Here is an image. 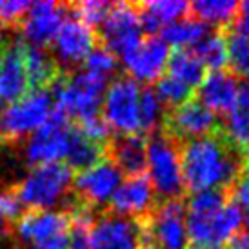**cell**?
<instances>
[{
  "instance_id": "ffe728a7",
  "label": "cell",
  "mask_w": 249,
  "mask_h": 249,
  "mask_svg": "<svg viewBox=\"0 0 249 249\" xmlns=\"http://www.w3.org/2000/svg\"><path fill=\"white\" fill-rule=\"evenodd\" d=\"M106 159L113 162L122 175H145L147 140L142 135H118L106 144Z\"/></svg>"
},
{
  "instance_id": "f6af8a7d",
  "label": "cell",
  "mask_w": 249,
  "mask_h": 249,
  "mask_svg": "<svg viewBox=\"0 0 249 249\" xmlns=\"http://www.w3.org/2000/svg\"><path fill=\"white\" fill-rule=\"evenodd\" d=\"M246 224H248V233H249V213H248V218H246Z\"/></svg>"
},
{
  "instance_id": "f1b7e54d",
  "label": "cell",
  "mask_w": 249,
  "mask_h": 249,
  "mask_svg": "<svg viewBox=\"0 0 249 249\" xmlns=\"http://www.w3.org/2000/svg\"><path fill=\"white\" fill-rule=\"evenodd\" d=\"M228 46V64L235 76L249 80V38L236 33L235 29H224Z\"/></svg>"
},
{
  "instance_id": "7c38bea8",
  "label": "cell",
  "mask_w": 249,
  "mask_h": 249,
  "mask_svg": "<svg viewBox=\"0 0 249 249\" xmlns=\"http://www.w3.org/2000/svg\"><path fill=\"white\" fill-rule=\"evenodd\" d=\"M220 129L216 115L211 113L208 107L191 98L178 107L169 109L167 117L164 118V129L169 139L178 144H186L189 140H196L202 137H209Z\"/></svg>"
},
{
  "instance_id": "5b68a950",
  "label": "cell",
  "mask_w": 249,
  "mask_h": 249,
  "mask_svg": "<svg viewBox=\"0 0 249 249\" xmlns=\"http://www.w3.org/2000/svg\"><path fill=\"white\" fill-rule=\"evenodd\" d=\"M53 111L49 89H31L28 95L4 107L0 118V142H17L33 135L46 124Z\"/></svg>"
},
{
  "instance_id": "30bf717a",
  "label": "cell",
  "mask_w": 249,
  "mask_h": 249,
  "mask_svg": "<svg viewBox=\"0 0 249 249\" xmlns=\"http://www.w3.org/2000/svg\"><path fill=\"white\" fill-rule=\"evenodd\" d=\"M89 249H147L140 218L106 213L89 229Z\"/></svg>"
},
{
  "instance_id": "5bb4252c",
  "label": "cell",
  "mask_w": 249,
  "mask_h": 249,
  "mask_svg": "<svg viewBox=\"0 0 249 249\" xmlns=\"http://www.w3.org/2000/svg\"><path fill=\"white\" fill-rule=\"evenodd\" d=\"M97 40L98 38L95 29L88 28L86 24L76 20L75 17L68 15L53 38L56 64L64 66L66 70L76 68L97 48Z\"/></svg>"
},
{
  "instance_id": "2e32d148",
  "label": "cell",
  "mask_w": 249,
  "mask_h": 249,
  "mask_svg": "<svg viewBox=\"0 0 249 249\" xmlns=\"http://www.w3.org/2000/svg\"><path fill=\"white\" fill-rule=\"evenodd\" d=\"M129 78L135 82H157L169 60V46L160 36H147L120 56Z\"/></svg>"
},
{
  "instance_id": "ee69618b",
  "label": "cell",
  "mask_w": 249,
  "mask_h": 249,
  "mask_svg": "<svg viewBox=\"0 0 249 249\" xmlns=\"http://www.w3.org/2000/svg\"><path fill=\"white\" fill-rule=\"evenodd\" d=\"M246 173L249 175V157H248V162H246Z\"/></svg>"
},
{
  "instance_id": "9c48e42d",
  "label": "cell",
  "mask_w": 249,
  "mask_h": 249,
  "mask_svg": "<svg viewBox=\"0 0 249 249\" xmlns=\"http://www.w3.org/2000/svg\"><path fill=\"white\" fill-rule=\"evenodd\" d=\"M70 118L53 107L49 118L40 129H36L24 147V160L31 166L56 164L66 159L68 151V137L71 131Z\"/></svg>"
},
{
  "instance_id": "9a60e30c",
  "label": "cell",
  "mask_w": 249,
  "mask_h": 249,
  "mask_svg": "<svg viewBox=\"0 0 249 249\" xmlns=\"http://www.w3.org/2000/svg\"><path fill=\"white\" fill-rule=\"evenodd\" d=\"M122 178L124 175L120 173V169L113 162L104 159L100 164L91 169L80 171L73 178L75 198L89 208L102 206L111 200V196L122 184Z\"/></svg>"
},
{
  "instance_id": "7bdbcfd3",
  "label": "cell",
  "mask_w": 249,
  "mask_h": 249,
  "mask_svg": "<svg viewBox=\"0 0 249 249\" xmlns=\"http://www.w3.org/2000/svg\"><path fill=\"white\" fill-rule=\"evenodd\" d=\"M6 231H7V222H6V218L2 216V213H0V236L6 235Z\"/></svg>"
},
{
  "instance_id": "d6986e66",
  "label": "cell",
  "mask_w": 249,
  "mask_h": 249,
  "mask_svg": "<svg viewBox=\"0 0 249 249\" xmlns=\"http://www.w3.org/2000/svg\"><path fill=\"white\" fill-rule=\"evenodd\" d=\"M238 82L231 71L218 70L204 76L198 86V102L211 113L229 115L236 107Z\"/></svg>"
},
{
  "instance_id": "7402d4cb",
  "label": "cell",
  "mask_w": 249,
  "mask_h": 249,
  "mask_svg": "<svg viewBox=\"0 0 249 249\" xmlns=\"http://www.w3.org/2000/svg\"><path fill=\"white\" fill-rule=\"evenodd\" d=\"M139 11V22L142 31L155 36L157 31L164 29L171 22L187 17L189 4L184 0H157V2H142L135 4Z\"/></svg>"
},
{
  "instance_id": "cb8c5ba5",
  "label": "cell",
  "mask_w": 249,
  "mask_h": 249,
  "mask_svg": "<svg viewBox=\"0 0 249 249\" xmlns=\"http://www.w3.org/2000/svg\"><path fill=\"white\" fill-rule=\"evenodd\" d=\"M66 159H68L66 166L71 171L76 169L80 173V171L95 167L106 159V145L89 140L78 127H71L70 137H68Z\"/></svg>"
},
{
  "instance_id": "603a6c76",
  "label": "cell",
  "mask_w": 249,
  "mask_h": 249,
  "mask_svg": "<svg viewBox=\"0 0 249 249\" xmlns=\"http://www.w3.org/2000/svg\"><path fill=\"white\" fill-rule=\"evenodd\" d=\"M22 62L28 75L29 88L33 89H48L60 76V68L56 60L44 48L22 42Z\"/></svg>"
},
{
  "instance_id": "4316f807",
  "label": "cell",
  "mask_w": 249,
  "mask_h": 249,
  "mask_svg": "<svg viewBox=\"0 0 249 249\" xmlns=\"http://www.w3.org/2000/svg\"><path fill=\"white\" fill-rule=\"evenodd\" d=\"M208 35V26L196 20L195 17L187 15L177 22H171L169 26L162 29V40L167 46H175L177 49H184L187 46H196L198 42Z\"/></svg>"
},
{
  "instance_id": "44dd1931",
  "label": "cell",
  "mask_w": 249,
  "mask_h": 249,
  "mask_svg": "<svg viewBox=\"0 0 249 249\" xmlns=\"http://www.w3.org/2000/svg\"><path fill=\"white\" fill-rule=\"evenodd\" d=\"M29 93L28 75L22 62V42H11L0 53V102H17Z\"/></svg>"
},
{
  "instance_id": "60d3db41",
  "label": "cell",
  "mask_w": 249,
  "mask_h": 249,
  "mask_svg": "<svg viewBox=\"0 0 249 249\" xmlns=\"http://www.w3.org/2000/svg\"><path fill=\"white\" fill-rule=\"evenodd\" d=\"M226 249H249V233L248 231L236 233V235L228 242V248Z\"/></svg>"
},
{
  "instance_id": "836d02e7",
  "label": "cell",
  "mask_w": 249,
  "mask_h": 249,
  "mask_svg": "<svg viewBox=\"0 0 249 249\" xmlns=\"http://www.w3.org/2000/svg\"><path fill=\"white\" fill-rule=\"evenodd\" d=\"M82 66L84 71L93 73V75L97 76H102V78L107 80L111 75H115V71L118 68V60L111 51H107L106 48L100 46V48H95L89 55L86 56Z\"/></svg>"
},
{
  "instance_id": "ac0fdd59",
  "label": "cell",
  "mask_w": 249,
  "mask_h": 249,
  "mask_svg": "<svg viewBox=\"0 0 249 249\" xmlns=\"http://www.w3.org/2000/svg\"><path fill=\"white\" fill-rule=\"evenodd\" d=\"M151 182L145 175L127 177L118 186L115 195L109 200V213L129 216V218H142L149 214L159 204Z\"/></svg>"
},
{
  "instance_id": "4dcf8cb0",
  "label": "cell",
  "mask_w": 249,
  "mask_h": 249,
  "mask_svg": "<svg viewBox=\"0 0 249 249\" xmlns=\"http://www.w3.org/2000/svg\"><path fill=\"white\" fill-rule=\"evenodd\" d=\"M229 202V195L224 189H206L191 195L187 202V213L193 216H209L220 211Z\"/></svg>"
},
{
  "instance_id": "ba28073f",
  "label": "cell",
  "mask_w": 249,
  "mask_h": 249,
  "mask_svg": "<svg viewBox=\"0 0 249 249\" xmlns=\"http://www.w3.org/2000/svg\"><path fill=\"white\" fill-rule=\"evenodd\" d=\"M140 86L129 76H118L109 84L102 98V113L109 129L118 135H139Z\"/></svg>"
},
{
  "instance_id": "8992f818",
  "label": "cell",
  "mask_w": 249,
  "mask_h": 249,
  "mask_svg": "<svg viewBox=\"0 0 249 249\" xmlns=\"http://www.w3.org/2000/svg\"><path fill=\"white\" fill-rule=\"evenodd\" d=\"M140 220L149 249H187L186 209L180 200L159 202Z\"/></svg>"
},
{
  "instance_id": "e0dca14e",
  "label": "cell",
  "mask_w": 249,
  "mask_h": 249,
  "mask_svg": "<svg viewBox=\"0 0 249 249\" xmlns=\"http://www.w3.org/2000/svg\"><path fill=\"white\" fill-rule=\"evenodd\" d=\"M66 17H68V4L48 2V0L33 2L20 24L26 44L46 48V44L53 42Z\"/></svg>"
},
{
  "instance_id": "ab89813d",
  "label": "cell",
  "mask_w": 249,
  "mask_h": 249,
  "mask_svg": "<svg viewBox=\"0 0 249 249\" xmlns=\"http://www.w3.org/2000/svg\"><path fill=\"white\" fill-rule=\"evenodd\" d=\"M236 109H242L246 113H249V80H244L242 86H238Z\"/></svg>"
},
{
  "instance_id": "b9f144b4",
  "label": "cell",
  "mask_w": 249,
  "mask_h": 249,
  "mask_svg": "<svg viewBox=\"0 0 249 249\" xmlns=\"http://www.w3.org/2000/svg\"><path fill=\"white\" fill-rule=\"evenodd\" d=\"M187 249H222L218 246H206V244H191L187 246Z\"/></svg>"
},
{
  "instance_id": "bcb514c9",
  "label": "cell",
  "mask_w": 249,
  "mask_h": 249,
  "mask_svg": "<svg viewBox=\"0 0 249 249\" xmlns=\"http://www.w3.org/2000/svg\"><path fill=\"white\" fill-rule=\"evenodd\" d=\"M0 51H2V36H0Z\"/></svg>"
},
{
  "instance_id": "8d00e7d4",
  "label": "cell",
  "mask_w": 249,
  "mask_h": 249,
  "mask_svg": "<svg viewBox=\"0 0 249 249\" xmlns=\"http://www.w3.org/2000/svg\"><path fill=\"white\" fill-rule=\"evenodd\" d=\"M0 213L6 218L7 224H9V222L17 224V222L24 216L26 208L22 206L20 198L17 196L15 189H6V191L0 193Z\"/></svg>"
},
{
  "instance_id": "52a82bcc",
  "label": "cell",
  "mask_w": 249,
  "mask_h": 249,
  "mask_svg": "<svg viewBox=\"0 0 249 249\" xmlns=\"http://www.w3.org/2000/svg\"><path fill=\"white\" fill-rule=\"evenodd\" d=\"M15 231L33 249H70L71 218L66 211H26Z\"/></svg>"
},
{
  "instance_id": "74e56055",
  "label": "cell",
  "mask_w": 249,
  "mask_h": 249,
  "mask_svg": "<svg viewBox=\"0 0 249 249\" xmlns=\"http://www.w3.org/2000/svg\"><path fill=\"white\" fill-rule=\"evenodd\" d=\"M229 202H233L236 208L249 211V175L244 173L233 186L228 189Z\"/></svg>"
},
{
  "instance_id": "277c9868",
  "label": "cell",
  "mask_w": 249,
  "mask_h": 249,
  "mask_svg": "<svg viewBox=\"0 0 249 249\" xmlns=\"http://www.w3.org/2000/svg\"><path fill=\"white\" fill-rule=\"evenodd\" d=\"M145 171L157 198H164V202L180 200V196L186 191V186L182 177L178 142L169 139L162 131L149 135Z\"/></svg>"
},
{
  "instance_id": "e575fe53",
  "label": "cell",
  "mask_w": 249,
  "mask_h": 249,
  "mask_svg": "<svg viewBox=\"0 0 249 249\" xmlns=\"http://www.w3.org/2000/svg\"><path fill=\"white\" fill-rule=\"evenodd\" d=\"M29 6L31 4L24 0H0V28L20 26Z\"/></svg>"
},
{
  "instance_id": "f35d334b",
  "label": "cell",
  "mask_w": 249,
  "mask_h": 249,
  "mask_svg": "<svg viewBox=\"0 0 249 249\" xmlns=\"http://www.w3.org/2000/svg\"><path fill=\"white\" fill-rule=\"evenodd\" d=\"M231 26H235L236 33L249 38V0L244 4H238V13H236L235 22Z\"/></svg>"
},
{
  "instance_id": "3957f363",
  "label": "cell",
  "mask_w": 249,
  "mask_h": 249,
  "mask_svg": "<svg viewBox=\"0 0 249 249\" xmlns=\"http://www.w3.org/2000/svg\"><path fill=\"white\" fill-rule=\"evenodd\" d=\"M55 109L70 118L97 117L102 107V98L107 89V80L88 71H78L73 75H60L49 86Z\"/></svg>"
},
{
  "instance_id": "d4e9b609",
  "label": "cell",
  "mask_w": 249,
  "mask_h": 249,
  "mask_svg": "<svg viewBox=\"0 0 249 249\" xmlns=\"http://www.w3.org/2000/svg\"><path fill=\"white\" fill-rule=\"evenodd\" d=\"M167 76L195 91V88L200 86L206 76V68L195 53L187 49H177L167 60Z\"/></svg>"
},
{
  "instance_id": "d6a6232c",
  "label": "cell",
  "mask_w": 249,
  "mask_h": 249,
  "mask_svg": "<svg viewBox=\"0 0 249 249\" xmlns=\"http://www.w3.org/2000/svg\"><path fill=\"white\" fill-rule=\"evenodd\" d=\"M153 91L157 93V97L160 98V102H162V104H167L171 109L182 106L184 102L191 100V97H193V89H189L184 84L177 82L175 78H171V76H167V75L160 76L159 80L155 82V89Z\"/></svg>"
},
{
  "instance_id": "83f0119b",
  "label": "cell",
  "mask_w": 249,
  "mask_h": 249,
  "mask_svg": "<svg viewBox=\"0 0 249 249\" xmlns=\"http://www.w3.org/2000/svg\"><path fill=\"white\" fill-rule=\"evenodd\" d=\"M195 55L204 64V68H209L211 71L224 70L228 66V46H226L224 31L208 33L196 44Z\"/></svg>"
},
{
  "instance_id": "7a4b0ae2",
  "label": "cell",
  "mask_w": 249,
  "mask_h": 249,
  "mask_svg": "<svg viewBox=\"0 0 249 249\" xmlns=\"http://www.w3.org/2000/svg\"><path fill=\"white\" fill-rule=\"evenodd\" d=\"M73 178L75 175L66 164H44L33 167L15 187V193L28 211H51L60 202H70Z\"/></svg>"
},
{
  "instance_id": "4fadbf2b",
  "label": "cell",
  "mask_w": 249,
  "mask_h": 249,
  "mask_svg": "<svg viewBox=\"0 0 249 249\" xmlns=\"http://www.w3.org/2000/svg\"><path fill=\"white\" fill-rule=\"evenodd\" d=\"M242 224V209L236 208L233 202H228L220 211L209 216L186 214L187 238L193 244L222 248V244H228L236 233H240Z\"/></svg>"
},
{
  "instance_id": "6da1fadb",
  "label": "cell",
  "mask_w": 249,
  "mask_h": 249,
  "mask_svg": "<svg viewBox=\"0 0 249 249\" xmlns=\"http://www.w3.org/2000/svg\"><path fill=\"white\" fill-rule=\"evenodd\" d=\"M249 153L236 147L218 129L209 137L189 140L180 147L184 186L189 191H228L246 173Z\"/></svg>"
},
{
  "instance_id": "f546056e",
  "label": "cell",
  "mask_w": 249,
  "mask_h": 249,
  "mask_svg": "<svg viewBox=\"0 0 249 249\" xmlns=\"http://www.w3.org/2000/svg\"><path fill=\"white\" fill-rule=\"evenodd\" d=\"M162 117H164V107L157 93L149 88L140 89L139 98V124L140 133L145 135H153L159 131L160 124H162Z\"/></svg>"
},
{
  "instance_id": "1f68e13d",
  "label": "cell",
  "mask_w": 249,
  "mask_h": 249,
  "mask_svg": "<svg viewBox=\"0 0 249 249\" xmlns=\"http://www.w3.org/2000/svg\"><path fill=\"white\" fill-rule=\"evenodd\" d=\"M109 9V2H102V0H84V2H76V4H68V13L91 29L102 26Z\"/></svg>"
},
{
  "instance_id": "d590c367",
  "label": "cell",
  "mask_w": 249,
  "mask_h": 249,
  "mask_svg": "<svg viewBox=\"0 0 249 249\" xmlns=\"http://www.w3.org/2000/svg\"><path fill=\"white\" fill-rule=\"evenodd\" d=\"M80 131L88 137L89 140L97 142V144L106 145L111 139V129L109 125L106 124V120L102 117H91V118H84V120H78V125H76Z\"/></svg>"
},
{
  "instance_id": "8fae6325",
  "label": "cell",
  "mask_w": 249,
  "mask_h": 249,
  "mask_svg": "<svg viewBox=\"0 0 249 249\" xmlns=\"http://www.w3.org/2000/svg\"><path fill=\"white\" fill-rule=\"evenodd\" d=\"M97 38L102 42V48L111 51L115 56H122L131 51L142 40L137 6L127 2L111 4L109 13L102 22Z\"/></svg>"
},
{
  "instance_id": "484cf974",
  "label": "cell",
  "mask_w": 249,
  "mask_h": 249,
  "mask_svg": "<svg viewBox=\"0 0 249 249\" xmlns=\"http://www.w3.org/2000/svg\"><path fill=\"white\" fill-rule=\"evenodd\" d=\"M189 13H193L202 24H213L220 28H229L238 13V2L233 0H196L189 4Z\"/></svg>"
}]
</instances>
